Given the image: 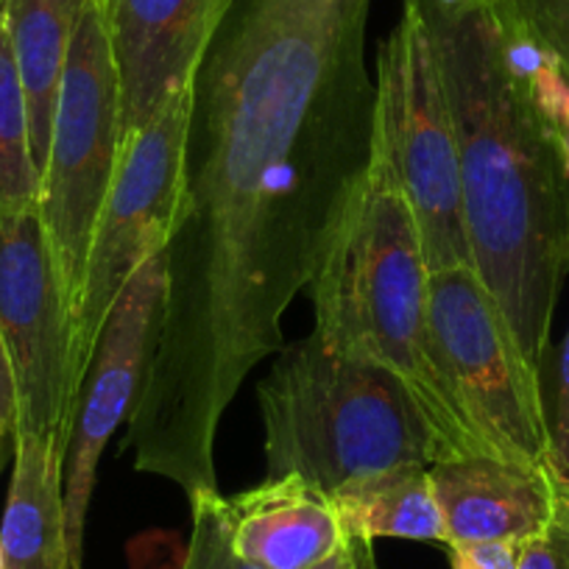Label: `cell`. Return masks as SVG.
I'll return each mask as SVG.
<instances>
[{
	"label": "cell",
	"instance_id": "6da1fadb",
	"mask_svg": "<svg viewBox=\"0 0 569 569\" xmlns=\"http://www.w3.org/2000/svg\"><path fill=\"white\" fill-rule=\"evenodd\" d=\"M369 0H234L193 79L166 305L120 456L196 500L371 154Z\"/></svg>",
	"mask_w": 569,
	"mask_h": 569
},
{
	"label": "cell",
	"instance_id": "7a4b0ae2",
	"mask_svg": "<svg viewBox=\"0 0 569 569\" xmlns=\"http://www.w3.org/2000/svg\"><path fill=\"white\" fill-rule=\"evenodd\" d=\"M419 14L456 129L472 266L522 355L539 369L569 271V177L561 149L508 68L495 3Z\"/></svg>",
	"mask_w": 569,
	"mask_h": 569
},
{
	"label": "cell",
	"instance_id": "3957f363",
	"mask_svg": "<svg viewBox=\"0 0 569 569\" xmlns=\"http://www.w3.org/2000/svg\"><path fill=\"white\" fill-rule=\"evenodd\" d=\"M305 293L316 310V336L336 352L393 371L452 458L489 452L463 419L436 363L430 268L416 216L377 123L369 162Z\"/></svg>",
	"mask_w": 569,
	"mask_h": 569
},
{
	"label": "cell",
	"instance_id": "277c9868",
	"mask_svg": "<svg viewBox=\"0 0 569 569\" xmlns=\"http://www.w3.org/2000/svg\"><path fill=\"white\" fill-rule=\"evenodd\" d=\"M257 402L268 480L302 475L332 495L377 469L452 458L393 371L336 352L316 332L282 343Z\"/></svg>",
	"mask_w": 569,
	"mask_h": 569
},
{
	"label": "cell",
	"instance_id": "5b68a950",
	"mask_svg": "<svg viewBox=\"0 0 569 569\" xmlns=\"http://www.w3.org/2000/svg\"><path fill=\"white\" fill-rule=\"evenodd\" d=\"M190 103L193 87L173 96L146 129L120 146L112 188L98 212L70 310V382L76 399L114 302L142 262L166 249L173 232L184 188Z\"/></svg>",
	"mask_w": 569,
	"mask_h": 569
},
{
	"label": "cell",
	"instance_id": "8992f818",
	"mask_svg": "<svg viewBox=\"0 0 569 569\" xmlns=\"http://www.w3.org/2000/svg\"><path fill=\"white\" fill-rule=\"evenodd\" d=\"M120 154V87L112 42L98 0L76 20L46 168L37 190L42 227L73 310L87 249Z\"/></svg>",
	"mask_w": 569,
	"mask_h": 569
},
{
	"label": "cell",
	"instance_id": "52a82bcc",
	"mask_svg": "<svg viewBox=\"0 0 569 569\" xmlns=\"http://www.w3.org/2000/svg\"><path fill=\"white\" fill-rule=\"evenodd\" d=\"M375 81V123L416 216L427 268L472 266L450 103L425 20L408 0L377 51Z\"/></svg>",
	"mask_w": 569,
	"mask_h": 569
},
{
	"label": "cell",
	"instance_id": "ba28073f",
	"mask_svg": "<svg viewBox=\"0 0 569 569\" xmlns=\"http://www.w3.org/2000/svg\"><path fill=\"white\" fill-rule=\"evenodd\" d=\"M430 336L436 363L480 445L491 456L550 463L539 369L472 266L430 271Z\"/></svg>",
	"mask_w": 569,
	"mask_h": 569
},
{
	"label": "cell",
	"instance_id": "9c48e42d",
	"mask_svg": "<svg viewBox=\"0 0 569 569\" xmlns=\"http://www.w3.org/2000/svg\"><path fill=\"white\" fill-rule=\"evenodd\" d=\"M0 338L18 388L14 433L46 436L68 456L70 305L37 204L0 212Z\"/></svg>",
	"mask_w": 569,
	"mask_h": 569
},
{
	"label": "cell",
	"instance_id": "30bf717a",
	"mask_svg": "<svg viewBox=\"0 0 569 569\" xmlns=\"http://www.w3.org/2000/svg\"><path fill=\"white\" fill-rule=\"evenodd\" d=\"M166 288L168 273L166 249H162L142 262L140 271L129 279L118 297L79 388L62 480L70 569H81L87 511L96 489L98 461L112 436L118 433V427L129 421L149 371L162 305H166Z\"/></svg>",
	"mask_w": 569,
	"mask_h": 569
},
{
	"label": "cell",
	"instance_id": "8fae6325",
	"mask_svg": "<svg viewBox=\"0 0 569 569\" xmlns=\"http://www.w3.org/2000/svg\"><path fill=\"white\" fill-rule=\"evenodd\" d=\"M120 87V146L154 120L196 73L234 0H98Z\"/></svg>",
	"mask_w": 569,
	"mask_h": 569
},
{
	"label": "cell",
	"instance_id": "7c38bea8",
	"mask_svg": "<svg viewBox=\"0 0 569 569\" xmlns=\"http://www.w3.org/2000/svg\"><path fill=\"white\" fill-rule=\"evenodd\" d=\"M430 480L445 517V547L522 545L545 528L556 500L550 463L489 452L433 463Z\"/></svg>",
	"mask_w": 569,
	"mask_h": 569
},
{
	"label": "cell",
	"instance_id": "4fadbf2b",
	"mask_svg": "<svg viewBox=\"0 0 569 569\" xmlns=\"http://www.w3.org/2000/svg\"><path fill=\"white\" fill-rule=\"evenodd\" d=\"M223 517L238 556L260 569H310L347 539L330 491L302 475L223 497Z\"/></svg>",
	"mask_w": 569,
	"mask_h": 569
},
{
	"label": "cell",
	"instance_id": "5bb4252c",
	"mask_svg": "<svg viewBox=\"0 0 569 569\" xmlns=\"http://www.w3.org/2000/svg\"><path fill=\"white\" fill-rule=\"evenodd\" d=\"M62 480L64 450L57 441L14 433V472L0 525L7 569H70Z\"/></svg>",
	"mask_w": 569,
	"mask_h": 569
},
{
	"label": "cell",
	"instance_id": "9a60e30c",
	"mask_svg": "<svg viewBox=\"0 0 569 569\" xmlns=\"http://www.w3.org/2000/svg\"><path fill=\"white\" fill-rule=\"evenodd\" d=\"M84 0H7V26L26 92L29 142L37 179L42 177L57 114L59 87Z\"/></svg>",
	"mask_w": 569,
	"mask_h": 569
},
{
	"label": "cell",
	"instance_id": "2e32d148",
	"mask_svg": "<svg viewBox=\"0 0 569 569\" xmlns=\"http://www.w3.org/2000/svg\"><path fill=\"white\" fill-rule=\"evenodd\" d=\"M347 536L410 539L445 545V517L436 500L430 467L399 463L347 480L332 491Z\"/></svg>",
	"mask_w": 569,
	"mask_h": 569
},
{
	"label": "cell",
	"instance_id": "e0dca14e",
	"mask_svg": "<svg viewBox=\"0 0 569 569\" xmlns=\"http://www.w3.org/2000/svg\"><path fill=\"white\" fill-rule=\"evenodd\" d=\"M37 190L40 179L31 160L26 92L9 37L7 0H0V212L37 204Z\"/></svg>",
	"mask_w": 569,
	"mask_h": 569
},
{
	"label": "cell",
	"instance_id": "ac0fdd59",
	"mask_svg": "<svg viewBox=\"0 0 569 569\" xmlns=\"http://www.w3.org/2000/svg\"><path fill=\"white\" fill-rule=\"evenodd\" d=\"M190 513H193V530H190V545L182 569H260L246 561L243 556H238V550L229 541L221 491L199 495L196 500H190Z\"/></svg>",
	"mask_w": 569,
	"mask_h": 569
},
{
	"label": "cell",
	"instance_id": "d6986e66",
	"mask_svg": "<svg viewBox=\"0 0 569 569\" xmlns=\"http://www.w3.org/2000/svg\"><path fill=\"white\" fill-rule=\"evenodd\" d=\"M539 382L550 439V469L569 480V330L552 358H541Z\"/></svg>",
	"mask_w": 569,
	"mask_h": 569
},
{
	"label": "cell",
	"instance_id": "ffe728a7",
	"mask_svg": "<svg viewBox=\"0 0 569 569\" xmlns=\"http://www.w3.org/2000/svg\"><path fill=\"white\" fill-rule=\"evenodd\" d=\"M517 569H569V480L556 475L550 519L517 547Z\"/></svg>",
	"mask_w": 569,
	"mask_h": 569
},
{
	"label": "cell",
	"instance_id": "44dd1931",
	"mask_svg": "<svg viewBox=\"0 0 569 569\" xmlns=\"http://www.w3.org/2000/svg\"><path fill=\"white\" fill-rule=\"evenodd\" d=\"M511 3L569 79V0H511Z\"/></svg>",
	"mask_w": 569,
	"mask_h": 569
},
{
	"label": "cell",
	"instance_id": "7402d4cb",
	"mask_svg": "<svg viewBox=\"0 0 569 569\" xmlns=\"http://www.w3.org/2000/svg\"><path fill=\"white\" fill-rule=\"evenodd\" d=\"M517 547L495 541V545H458L447 550H450L452 569H517Z\"/></svg>",
	"mask_w": 569,
	"mask_h": 569
},
{
	"label": "cell",
	"instance_id": "603a6c76",
	"mask_svg": "<svg viewBox=\"0 0 569 569\" xmlns=\"http://www.w3.org/2000/svg\"><path fill=\"white\" fill-rule=\"evenodd\" d=\"M14 427H18V388H14L7 347H3V338H0V469H3L7 441L14 439Z\"/></svg>",
	"mask_w": 569,
	"mask_h": 569
},
{
	"label": "cell",
	"instance_id": "cb8c5ba5",
	"mask_svg": "<svg viewBox=\"0 0 569 569\" xmlns=\"http://www.w3.org/2000/svg\"><path fill=\"white\" fill-rule=\"evenodd\" d=\"M310 569H377L375 541L363 539V536H347L330 558Z\"/></svg>",
	"mask_w": 569,
	"mask_h": 569
},
{
	"label": "cell",
	"instance_id": "d4e9b609",
	"mask_svg": "<svg viewBox=\"0 0 569 569\" xmlns=\"http://www.w3.org/2000/svg\"><path fill=\"white\" fill-rule=\"evenodd\" d=\"M419 12H467V9L489 7L495 0H408Z\"/></svg>",
	"mask_w": 569,
	"mask_h": 569
},
{
	"label": "cell",
	"instance_id": "484cf974",
	"mask_svg": "<svg viewBox=\"0 0 569 569\" xmlns=\"http://www.w3.org/2000/svg\"><path fill=\"white\" fill-rule=\"evenodd\" d=\"M0 569H7V558H3V547H0Z\"/></svg>",
	"mask_w": 569,
	"mask_h": 569
}]
</instances>
